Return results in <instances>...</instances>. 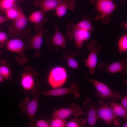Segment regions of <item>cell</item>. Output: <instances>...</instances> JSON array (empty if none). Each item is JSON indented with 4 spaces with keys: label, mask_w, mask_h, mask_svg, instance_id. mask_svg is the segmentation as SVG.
Here are the masks:
<instances>
[{
    "label": "cell",
    "mask_w": 127,
    "mask_h": 127,
    "mask_svg": "<svg viewBox=\"0 0 127 127\" xmlns=\"http://www.w3.org/2000/svg\"><path fill=\"white\" fill-rule=\"evenodd\" d=\"M40 94L39 91L37 90L32 99H31L29 97H26L19 104L21 113L25 114L28 117L29 127H33L35 126V116L38 108V102Z\"/></svg>",
    "instance_id": "6da1fadb"
},
{
    "label": "cell",
    "mask_w": 127,
    "mask_h": 127,
    "mask_svg": "<svg viewBox=\"0 0 127 127\" xmlns=\"http://www.w3.org/2000/svg\"><path fill=\"white\" fill-rule=\"evenodd\" d=\"M5 46L7 50L17 54L15 59L19 65H22L28 62V59L25 53L26 45L22 39L15 38L8 40Z\"/></svg>",
    "instance_id": "7a4b0ae2"
},
{
    "label": "cell",
    "mask_w": 127,
    "mask_h": 127,
    "mask_svg": "<svg viewBox=\"0 0 127 127\" xmlns=\"http://www.w3.org/2000/svg\"><path fill=\"white\" fill-rule=\"evenodd\" d=\"M38 75L37 71L32 67L28 66L22 74L20 84L24 91L28 93H35L34 91L39 84L36 78Z\"/></svg>",
    "instance_id": "3957f363"
},
{
    "label": "cell",
    "mask_w": 127,
    "mask_h": 127,
    "mask_svg": "<svg viewBox=\"0 0 127 127\" xmlns=\"http://www.w3.org/2000/svg\"><path fill=\"white\" fill-rule=\"evenodd\" d=\"M95 5L98 14L95 20H101L105 24L109 23L111 14L116 8V5L112 0H96Z\"/></svg>",
    "instance_id": "277c9868"
},
{
    "label": "cell",
    "mask_w": 127,
    "mask_h": 127,
    "mask_svg": "<svg viewBox=\"0 0 127 127\" xmlns=\"http://www.w3.org/2000/svg\"><path fill=\"white\" fill-rule=\"evenodd\" d=\"M87 49L90 51V52L85 62L86 66L89 70L90 73L94 74L95 73L98 55L101 52L103 48L99 42L93 40L88 44Z\"/></svg>",
    "instance_id": "5b68a950"
},
{
    "label": "cell",
    "mask_w": 127,
    "mask_h": 127,
    "mask_svg": "<svg viewBox=\"0 0 127 127\" xmlns=\"http://www.w3.org/2000/svg\"><path fill=\"white\" fill-rule=\"evenodd\" d=\"M27 23V18L21 10L18 17L13 21L9 27L10 36L15 38L22 35H28L29 34V32L25 31V30Z\"/></svg>",
    "instance_id": "8992f818"
},
{
    "label": "cell",
    "mask_w": 127,
    "mask_h": 127,
    "mask_svg": "<svg viewBox=\"0 0 127 127\" xmlns=\"http://www.w3.org/2000/svg\"><path fill=\"white\" fill-rule=\"evenodd\" d=\"M83 77L93 85L97 90L98 95L101 98H109L113 100H116L120 97V93L117 91H113L104 83L95 79H89L85 76Z\"/></svg>",
    "instance_id": "52a82bcc"
},
{
    "label": "cell",
    "mask_w": 127,
    "mask_h": 127,
    "mask_svg": "<svg viewBox=\"0 0 127 127\" xmlns=\"http://www.w3.org/2000/svg\"><path fill=\"white\" fill-rule=\"evenodd\" d=\"M67 74L65 69L57 66L53 68L49 75L48 81L50 86L57 88L64 85L67 78Z\"/></svg>",
    "instance_id": "ba28073f"
},
{
    "label": "cell",
    "mask_w": 127,
    "mask_h": 127,
    "mask_svg": "<svg viewBox=\"0 0 127 127\" xmlns=\"http://www.w3.org/2000/svg\"><path fill=\"white\" fill-rule=\"evenodd\" d=\"M48 32V29L42 28L34 35L32 36L29 34L26 36L28 41L26 48L29 50L34 49L35 51L34 56L36 57L40 55V50L43 43V37Z\"/></svg>",
    "instance_id": "9c48e42d"
},
{
    "label": "cell",
    "mask_w": 127,
    "mask_h": 127,
    "mask_svg": "<svg viewBox=\"0 0 127 127\" xmlns=\"http://www.w3.org/2000/svg\"><path fill=\"white\" fill-rule=\"evenodd\" d=\"M67 29L68 31L67 35L68 37L71 39H74L77 50L75 55L78 56L84 42L90 37V32L78 28Z\"/></svg>",
    "instance_id": "30bf717a"
},
{
    "label": "cell",
    "mask_w": 127,
    "mask_h": 127,
    "mask_svg": "<svg viewBox=\"0 0 127 127\" xmlns=\"http://www.w3.org/2000/svg\"><path fill=\"white\" fill-rule=\"evenodd\" d=\"M98 68L103 72L111 73H120L125 75L127 73V59L124 58L120 61L108 65L101 63L98 64Z\"/></svg>",
    "instance_id": "8fae6325"
},
{
    "label": "cell",
    "mask_w": 127,
    "mask_h": 127,
    "mask_svg": "<svg viewBox=\"0 0 127 127\" xmlns=\"http://www.w3.org/2000/svg\"><path fill=\"white\" fill-rule=\"evenodd\" d=\"M85 114L79 105L75 103H72L69 108L56 110L54 111L50 120L56 118L65 120L71 115L76 117Z\"/></svg>",
    "instance_id": "7c38bea8"
},
{
    "label": "cell",
    "mask_w": 127,
    "mask_h": 127,
    "mask_svg": "<svg viewBox=\"0 0 127 127\" xmlns=\"http://www.w3.org/2000/svg\"><path fill=\"white\" fill-rule=\"evenodd\" d=\"M70 93L73 94L75 98L80 97L79 89L78 83H73L68 88L55 89L42 92V94L44 95L57 96Z\"/></svg>",
    "instance_id": "4fadbf2b"
},
{
    "label": "cell",
    "mask_w": 127,
    "mask_h": 127,
    "mask_svg": "<svg viewBox=\"0 0 127 127\" xmlns=\"http://www.w3.org/2000/svg\"><path fill=\"white\" fill-rule=\"evenodd\" d=\"M46 43L49 47L52 46L57 48V47L59 46L64 49H66V38L59 31L57 24L56 26L55 30L52 36L48 35L46 37Z\"/></svg>",
    "instance_id": "5bb4252c"
},
{
    "label": "cell",
    "mask_w": 127,
    "mask_h": 127,
    "mask_svg": "<svg viewBox=\"0 0 127 127\" xmlns=\"http://www.w3.org/2000/svg\"><path fill=\"white\" fill-rule=\"evenodd\" d=\"M100 103L101 106L97 109L98 117L103 120L107 125H110L116 119L117 116L107 104H103L102 102Z\"/></svg>",
    "instance_id": "9a60e30c"
},
{
    "label": "cell",
    "mask_w": 127,
    "mask_h": 127,
    "mask_svg": "<svg viewBox=\"0 0 127 127\" xmlns=\"http://www.w3.org/2000/svg\"><path fill=\"white\" fill-rule=\"evenodd\" d=\"M46 13L40 9L33 12L29 16L28 20L34 24L36 30L39 31L42 28L43 24L47 21L48 19L45 17Z\"/></svg>",
    "instance_id": "2e32d148"
},
{
    "label": "cell",
    "mask_w": 127,
    "mask_h": 127,
    "mask_svg": "<svg viewBox=\"0 0 127 127\" xmlns=\"http://www.w3.org/2000/svg\"><path fill=\"white\" fill-rule=\"evenodd\" d=\"M34 3L36 6L40 7L41 9L46 12L50 10H55L62 4H65L58 0H35Z\"/></svg>",
    "instance_id": "e0dca14e"
},
{
    "label": "cell",
    "mask_w": 127,
    "mask_h": 127,
    "mask_svg": "<svg viewBox=\"0 0 127 127\" xmlns=\"http://www.w3.org/2000/svg\"><path fill=\"white\" fill-rule=\"evenodd\" d=\"M67 28H78L90 32L93 29V27L91 22L89 20L85 19L76 24H74L70 22L67 25Z\"/></svg>",
    "instance_id": "ac0fdd59"
},
{
    "label": "cell",
    "mask_w": 127,
    "mask_h": 127,
    "mask_svg": "<svg viewBox=\"0 0 127 127\" xmlns=\"http://www.w3.org/2000/svg\"><path fill=\"white\" fill-rule=\"evenodd\" d=\"M0 74L6 80H10L12 79V69L5 60H0Z\"/></svg>",
    "instance_id": "d6986e66"
},
{
    "label": "cell",
    "mask_w": 127,
    "mask_h": 127,
    "mask_svg": "<svg viewBox=\"0 0 127 127\" xmlns=\"http://www.w3.org/2000/svg\"><path fill=\"white\" fill-rule=\"evenodd\" d=\"M110 107L113 110L114 114L117 116H119L127 120V111L121 105L114 101H109Z\"/></svg>",
    "instance_id": "ffe728a7"
},
{
    "label": "cell",
    "mask_w": 127,
    "mask_h": 127,
    "mask_svg": "<svg viewBox=\"0 0 127 127\" xmlns=\"http://www.w3.org/2000/svg\"><path fill=\"white\" fill-rule=\"evenodd\" d=\"M98 117L97 109L94 107L90 108L88 112L87 121L90 127L94 126L96 124Z\"/></svg>",
    "instance_id": "44dd1931"
},
{
    "label": "cell",
    "mask_w": 127,
    "mask_h": 127,
    "mask_svg": "<svg viewBox=\"0 0 127 127\" xmlns=\"http://www.w3.org/2000/svg\"><path fill=\"white\" fill-rule=\"evenodd\" d=\"M63 57L67 61V64L70 67L74 69L78 67L79 64L75 59V55L73 52H70L65 53Z\"/></svg>",
    "instance_id": "7402d4cb"
},
{
    "label": "cell",
    "mask_w": 127,
    "mask_h": 127,
    "mask_svg": "<svg viewBox=\"0 0 127 127\" xmlns=\"http://www.w3.org/2000/svg\"><path fill=\"white\" fill-rule=\"evenodd\" d=\"M16 7V6L5 11L6 17L9 20L14 21L19 15L21 9H18Z\"/></svg>",
    "instance_id": "603a6c76"
},
{
    "label": "cell",
    "mask_w": 127,
    "mask_h": 127,
    "mask_svg": "<svg viewBox=\"0 0 127 127\" xmlns=\"http://www.w3.org/2000/svg\"><path fill=\"white\" fill-rule=\"evenodd\" d=\"M118 51L120 53L126 52L127 51V34H124L119 39L118 44Z\"/></svg>",
    "instance_id": "cb8c5ba5"
},
{
    "label": "cell",
    "mask_w": 127,
    "mask_h": 127,
    "mask_svg": "<svg viewBox=\"0 0 127 127\" xmlns=\"http://www.w3.org/2000/svg\"><path fill=\"white\" fill-rule=\"evenodd\" d=\"M67 6L66 4H61L55 10L56 12L55 15L59 18L64 16L67 13Z\"/></svg>",
    "instance_id": "d4e9b609"
},
{
    "label": "cell",
    "mask_w": 127,
    "mask_h": 127,
    "mask_svg": "<svg viewBox=\"0 0 127 127\" xmlns=\"http://www.w3.org/2000/svg\"><path fill=\"white\" fill-rule=\"evenodd\" d=\"M0 4L4 12L6 10L16 6L15 2L12 0H1Z\"/></svg>",
    "instance_id": "484cf974"
},
{
    "label": "cell",
    "mask_w": 127,
    "mask_h": 127,
    "mask_svg": "<svg viewBox=\"0 0 127 127\" xmlns=\"http://www.w3.org/2000/svg\"><path fill=\"white\" fill-rule=\"evenodd\" d=\"M50 127H64L66 126L65 120L58 118L54 119L51 120Z\"/></svg>",
    "instance_id": "4316f807"
},
{
    "label": "cell",
    "mask_w": 127,
    "mask_h": 127,
    "mask_svg": "<svg viewBox=\"0 0 127 127\" xmlns=\"http://www.w3.org/2000/svg\"><path fill=\"white\" fill-rule=\"evenodd\" d=\"M8 36L5 32L0 31V49L3 48L8 40Z\"/></svg>",
    "instance_id": "83f0119b"
},
{
    "label": "cell",
    "mask_w": 127,
    "mask_h": 127,
    "mask_svg": "<svg viewBox=\"0 0 127 127\" xmlns=\"http://www.w3.org/2000/svg\"><path fill=\"white\" fill-rule=\"evenodd\" d=\"M64 3L68 9L73 10L75 7L76 1L75 0H58Z\"/></svg>",
    "instance_id": "f1b7e54d"
},
{
    "label": "cell",
    "mask_w": 127,
    "mask_h": 127,
    "mask_svg": "<svg viewBox=\"0 0 127 127\" xmlns=\"http://www.w3.org/2000/svg\"><path fill=\"white\" fill-rule=\"evenodd\" d=\"M35 125L38 127H50V122L43 119H40L37 121Z\"/></svg>",
    "instance_id": "f546056e"
},
{
    "label": "cell",
    "mask_w": 127,
    "mask_h": 127,
    "mask_svg": "<svg viewBox=\"0 0 127 127\" xmlns=\"http://www.w3.org/2000/svg\"><path fill=\"white\" fill-rule=\"evenodd\" d=\"M80 123H85V122H79L78 120L71 121L67 123L66 124V126L67 127H81V124Z\"/></svg>",
    "instance_id": "4dcf8cb0"
},
{
    "label": "cell",
    "mask_w": 127,
    "mask_h": 127,
    "mask_svg": "<svg viewBox=\"0 0 127 127\" xmlns=\"http://www.w3.org/2000/svg\"><path fill=\"white\" fill-rule=\"evenodd\" d=\"M121 105L126 110H127V96H126L122 99Z\"/></svg>",
    "instance_id": "1f68e13d"
},
{
    "label": "cell",
    "mask_w": 127,
    "mask_h": 127,
    "mask_svg": "<svg viewBox=\"0 0 127 127\" xmlns=\"http://www.w3.org/2000/svg\"><path fill=\"white\" fill-rule=\"evenodd\" d=\"M9 19L6 17L0 15V24L7 21Z\"/></svg>",
    "instance_id": "d6a6232c"
},
{
    "label": "cell",
    "mask_w": 127,
    "mask_h": 127,
    "mask_svg": "<svg viewBox=\"0 0 127 127\" xmlns=\"http://www.w3.org/2000/svg\"><path fill=\"white\" fill-rule=\"evenodd\" d=\"M6 80L0 74V83Z\"/></svg>",
    "instance_id": "836d02e7"
},
{
    "label": "cell",
    "mask_w": 127,
    "mask_h": 127,
    "mask_svg": "<svg viewBox=\"0 0 127 127\" xmlns=\"http://www.w3.org/2000/svg\"><path fill=\"white\" fill-rule=\"evenodd\" d=\"M0 0H0V12L2 14H4L5 12L1 7L0 4Z\"/></svg>",
    "instance_id": "e575fe53"
},
{
    "label": "cell",
    "mask_w": 127,
    "mask_h": 127,
    "mask_svg": "<svg viewBox=\"0 0 127 127\" xmlns=\"http://www.w3.org/2000/svg\"><path fill=\"white\" fill-rule=\"evenodd\" d=\"M122 25L126 29H127V23H124Z\"/></svg>",
    "instance_id": "d590c367"
},
{
    "label": "cell",
    "mask_w": 127,
    "mask_h": 127,
    "mask_svg": "<svg viewBox=\"0 0 127 127\" xmlns=\"http://www.w3.org/2000/svg\"><path fill=\"white\" fill-rule=\"evenodd\" d=\"M123 127H127V123L126 122L123 125Z\"/></svg>",
    "instance_id": "8d00e7d4"
},
{
    "label": "cell",
    "mask_w": 127,
    "mask_h": 127,
    "mask_svg": "<svg viewBox=\"0 0 127 127\" xmlns=\"http://www.w3.org/2000/svg\"><path fill=\"white\" fill-rule=\"evenodd\" d=\"M3 53V51L0 50V56Z\"/></svg>",
    "instance_id": "74e56055"
},
{
    "label": "cell",
    "mask_w": 127,
    "mask_h": 127,
    "mask_svg": "<svg viewBox=\"0 0 127 127\" xmlns=\"http://www.w3.org/2000/svg\"><path fill=\"white\" fill-rule=\"evenodd\" d=\"M14 2H15L16 1H18V0H12Z\"/></svg>",
    "instance_id": "f35d334b"
},
{
    "label": "cell",
    "mask_w": 127,
    "mask_h": 127,
    "mask_svg": "<svg viewBox=\"0 0 127 127\" xmlns=\"http://www.w3.org/2000/svg\"><path fill=\"white\" fill-rule=\"evenodd\" d=\"M24 0H18V1H21Z\"/></svg>",
    "instance_id": "ab89813d"
},
{
    "label": "cell",
    "mask_w": 127,
    "mask_h": 127,
    "mask_svg": "<svg viewBox=\"0 0 127 127\" xmlns=\"http://www.w3.org/2000/svg\"></svg>",
    "instance_id": "60d3db41"
}]
</instances>
